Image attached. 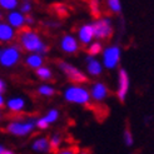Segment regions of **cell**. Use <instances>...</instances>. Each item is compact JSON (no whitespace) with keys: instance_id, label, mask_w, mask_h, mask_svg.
<instances>
[{"instance_id":"obj_1","label":"cell","mask_w":154,"mask_h":154,"mask_svg":"<svg viewBox=\"0 0 154 154\" xmlns=\"http://www.w3.org/2000/svg\"><path fill=\"white\" fill-rule=\"evenodd\" d=\"M19 42L20 45L26 51L38 53V55L48 53L49 50L47 45L44 44V42L40 39V36L29 28H23L19 32Z\"/></svg>"},{"instance_id":"obj_2","label":"cell","mask_w":154,"mask_h":154,"mask_svg":"<svg viewBox=\"0 0 154 154\" xmlns=\"http://www.w3.org/2000/svg\"><path fill=\"white\" fill-rule=\"evenodd\" d=\"M65 100L69 103H75V104H88L90 102V94L89 91L79 85H72L66 88L65 93Z\"/></svg>"},{"instance_id":"obj_3","label":"cell","mask_w":154,"mask_h":154,"mask_svg":"<svg viewBox=\"0 0 154 154\" xmlns=\"http://www.w3.org/2000/svg\"><path fill=\"white\" fill-rule=\"evenodd\" d=\"M93 28H94V38L98 40L109 39L113 34V25L109 18L98 19L93 24Z\"/></svg>"},{"instance_id":"obj_4","label":"cell","mask_w":154,"mask_h":154,"mask_svg":"<svg viewBox=\"0 0 154 154\" xmlns=\"http://www.w3.org/2000/svg\"><path fill=\"white\" fill-rule=\"evenodd\" d=\"M120 48L117 45H112L103 50V64L106 69L117 68L120 61Z\"/></svg>"},{"instance_id":"obj_5","label":"cell","mask_w":154,"mask_h":154,"mask_svg":"<svg viewBox=\"0 0 154 154\" xmlns=\"http://www.w3.org/2000/svg\"><path fill=\"white\" fill-rule=\"evenodd\" d=\"M59 66L60 69L64 72V74L66 75V78L70 80L72 83H75V84H83V83H87L88 82V78L85 76L82 70H79L78 68H75L70 64L65 63V61H60L59 63Z\"/></svg>"},{"instance_id":"obj_6","label":"cell","mask_w":154,"mask_h":154,"mask_svg":"<svg viewBox=\"0 0 154 154\" xmlns=\"http://www.w3.org/2000/svg\"><path fill=\"white\" fill-rule=\"evenodd\" d=\"M35 127V122L34 120H29L25 123L21 122H11L10 124H8V127L3 130L8 133H11L14 135H26L29 134Z\"/></svg>"},{"instance_id":"obj_7","label":"cell","mask_w":154,"mask_h":154,"mask_svg":"<svg viewBox=\"0 0 154 154\" xmlns=\"http://www.w3.org/2000/svg\"><path fill=\"white\" fill-rule=\"evenodd\" d=\"M118 90H117V97L119 99V102L124 103L127 99V94L129 91V87H130V80H129V75L127 73V70L124 68L119 69L118 73Z\"/></svg>"},{"instance_id":"obj_8","label":"cell","mask_w":154,"mask_h":154,"mask_svg":"<svg viewBox=\"0 0 154 154\" xmlns=\"http://www.w3.org/2000/svg\"><path fill=\"white\" fill-rule=\"evenodd\" d=\"M20 58V50L18 47H10L2 50V55H0V63L4 66H11L14 65Z\"/></svg>"},{"instance_id":"obj_9","label":"cell","mask_w":154,"mask_h":154,"mask_svg":"<svg viewBox=\"0 0 154 154\" xmlns=\"http://www.w3.org/2000/svg\"><path fill=\"white\" fill-rule=\"evenodd\" d=\"M89 94H90V98H93L94 100L102 102V100H104V99L106 98V95H108V89L105 87V84L98 82V83L93 84V87H91Z\"/></svg>"},{"instance_id":"obj_10","label":"cell","mask_w":154,"mask_h":154,"mask_svg":"<svg viewBox=\"0 0 154 154\" xmlns=\"http://www.w3.org/2000/svg\"><path fill=\"white\" fill-rule=\"evenodd\" d=\"M78 35H79V40L82 42V44H90L94 39L93 24H85V25L80 26Z\"/></svg>"},{"instance_id":"obj_11","label":"cell","mask_w":154,"mask_h":154,"mask_svg":"<svg viewBox=\"0 0 154 154\" xmlns=\"http://www.w3.org/2000/svg\"><path fill=\"white\" fill-rule=\"evenodd\" d=\"M61 49H63L65 53H69V54H73V53H76L79 49V44L76 42V39L72 35H65L63 36L61 39Z\"/></svg>"},{"instance_id":"obj_12","label":"cell","mask_w":154,"mask_h":154,"mask_svg":"<svg viewBox=\"0 0 154 154\" xmlns=\"http://www.w3.org/2000/svg\"><path fill=\"white\" fill-rule=\"evenodd\" d=\"M85 60H87V63H88L87 70H88V73H89L90 75L98 76V75L102 74V72H103V65L100 64V61H98L97 59H94L93 57H90V55H88V57L85 58Z\"/></svg>"},{"instance_id":"obj_13","label":"cell","mask_w":154,"mask_h":154,"mask_svg":"<svg viewBox=\"0 0 154 154\" xmlns=\"http://www.w3.org/2000/svg\"><path fill=\"white\" fill-rule=\"evenodd\" d=\"M8 21L10 23V26L13 28H21L24 26V23H25V19L23 17L21 13H18V11H13L9 14V17H8Z\"/></svg>"},{"instance_id":"obj_14","label":"cell","mask_w":154,"mask_h":154,"mask_svg":"<svg viewBox=\"0 0 154 154\" xmlns=\"http://www.w3.org/2000/svg\"><path fill=\"white\" fill-rule=\"evenodd\" d=\"M14 29L8 25L4 24V23H0V40L2 42H9L14 39Z\"/></svg>"},{"instance_id":"obj_15","label":"cell","mask_w":154,"mask_h":154,"mask_svg":"<svg viewBox=\"0 0 154 154\" xmlns=\"http://www.w3.org/2000/svg\"><path fill=\"white\" fill-rule=\"evenodd\" d=\"M24 105H25V102L21 98H13L8 102V106H9V109L13 113H19L20 110H23Z\"/></svg>"},{"instance_id":"obj_16","label":"cell","mask_w":154,"mask_h":154,"mask_svg":"<svg viewBox=\"0 0 154 154\" xmlns=\"http://www.w3.org/2000/svg\"><path fill=\"white\" fill-rule=\"evenodd\" d=\"M33 149L36 152H49V139L48 138H39L33 144Z\"/></svg>"},{"instance_id":"obj_17","label":"cell","mask_w":154,"mask_h":154,"mask_svg":"<svg viewBox=\"0 0 154 154\" xmlns=\"http://www.w3.org/2000/svg\"><path fill=\"white\" fill-rule=\"evenodd\" d=\"M26 64L30 66V68H34V69H38L40 68L42 64H43V58L38 54H32L26 58Z\"/></svg>"},{"instance_id":"obj_18","label":"cell","mask_w":154,"mask_h":154,"mask_svg":"<svg viewBox=\"0 0 154 154\" xmlns=\"http://www.w3.org/2000/svg\"><path fill=\"white\" fill-rule=\"evenodd\" d=\"M88 53H89V55L90 57H95L98 55V54H102L103 53V45L100 42H94V43H91L90 44V47L88 49Z\"/></svg>"},{"instance_id":"obj_19","label":"cell","mask_w":154,"mask_h":154,"mask_svg":"<svg viewBox=\"0 0 154 154\" xmlns=\"http://www.w3.org/2000/svg\"><path fill=\"white\" fill-rule=\"evenodd\" d=\"M36 75L39 76L40 79H43V80H49V79H51V76H53L51 70H50L49 68H47V66L38 68L36 69Z\"/></svg>"},{"instance_id":"obj_20","label":"cell","mask_w":154,"mask_h":154,"mask_svg":"<svg viewBox=\"0 0 154 154\" xmlns=\"http://www.w3.org/2000/svg\"><path fill=\"white\" fill-rule=\"evenodd\" d=\"M61 144V138L59 134H54L49 139V152H57Z\"/></svg>"},{"instance_id":"obj_21","label":"cell","mask_w":154,"mask_h":154,"mask_svg":"<svg viewBox=\"0 0 154 154\" xmlns=\"http://www.w3.org/2000/svg\"><path fill=\"white\" fill-rule=\"evenodd\" d=\"M106 4H108V6H109V9L112 10V13L119 14L122 11V4H120L119 0H109Z\"/></svg>"},{"instance_id":"obj_22","label":"cell","mask_w":154,"mask_h":154,"mask_svg":"<svg viewBox=\"0 0 154 154\" xmlns=\"http://www.w3.org/2000/svg\"><path fill=\"white\" fill-rule=\"evenodd\" d=\"M58 118H59V112H58L57 109H51V110H49V112H48V114L44 117V119L47 120L48 124H51V123L57 122V120H58Z\"/></svg>"},{"instance_id":"obj_23","label":"cell","mask_w":154,"mask_h":154,"mask_svg":"<svg viewBox=\"0 0 154 154\" xmlns=\"http://www.w3.org/2000/svg\"><path fill=\"white\" fill-rule=\"evenodd\" d=\"M38 91H39L40 95H44V97H51V95L55 94V90H54V88H51L49 85H42V87H39Z\"/></svg>"},{"instance_id":"obj_24","label":"cell","mask_w":154,"mask_h":154,"mask_svg":"<svg viewBox=\"0 0 154 154\" xmlns=\"http://www.w3.org/2000/svg\"><path fill=\"white\" fill-rule=\"evenodd\" d=\"M123 140H124V143L128 145V147L133 145V143H134V138H133V134H132V132H130L129 129H125V130H124V133H123Z\"/></svg>"},{"instance_id":"obj_25","label":"cell","mask_w":154,"mask_h":154,"mask_svg":"<svg viewBox=\"0 0 154 154\" xmlns=\"http://www.w3.org/2000/svg\"><path fill=\"white\" fill-rule=\"evenodd\" d=\"M54 9H55V13L59 15L60 18H64L68 15V9L63 4H55L54 5Z\"/></svg>"},{"instance_id":"obj_26","label":"cell","mask_w":154,"mask_h":154,"mask_svg":"<svg viewBox=\"0 0 154 154\" xmlns=\"http://www.w3.org/2000/svg\"><path fill=\"white\" fill-rule=\"evenodd\" d=\"M17 5H18V2H15V0H0V6L8 10L14 9Z\"/></svg>"},{"instance_id":"obj_27","label":"cell","mask_w":154,"mask_h":154,"mask_svg":"<svg viewBox=\"0 0 154 154\" xmlns=\"http://www.w3.org/2000/svg\"><path fill=\"white\" fill-rule=\"evenodd\" d=\"M90 9H91V15H93V17H95V18L100 17V10H99V3L98 2H91Z\"/></svg>"},{"instance_id":"obj_28","label":"cell","mask_w":154,"mask_h":154,"mask_svg":"<svg viewBox=\"0 0 154 154\" xmlns=\"http://www.w3.org/2000/svg\"><path fill=\"white\" fill-rule=\"evenodd\" d=\"M35 125L39 128V129H47L48 127H49V124L47 123V120H45L44 118H40V119H38L36 122H35Z\"/></svg>"},{"instance_id":"obj_29","label":"cell","mask_w":154,"mask_h":154,"mask_svg":"<svg viewBox=\"0 0 154 154\" xmlns=\"http://www.w3.org/2000/svg\"><path fill=\"white\" fill-rule=\"evenodd\" d=\"M30 10H32V5H30V3H24L21 5V13H29Z\"/></svg>"},{"instance_id":"obj_30","label":"cell","mask_w":154,"mask_h":154,"mask_svg":"<svg viewBox=\"0 0 154 154\" xmlns=\"http://www.w3.org/2000/svg\"><path fill=\"white\" fill-rule=\"evenodd\" d=\"M24 19H25V23H28V24H33V23H34V19L32 17H29V15H26Z\"/></svg>"},{"instance_id":"obj_31","label":"cell","mask_w":154,"mask_h":154,"mask_svg":"<svg viewBox=\"0 0 154 154\" xmlns=\"http://www.w3.org/2000/svg\"><path fill=\"white\" fill-rule=\"evenodd\" d=\"M58 154H74V152H73L72 149H64V150L59 152Z\"/></svg>"},{"instance_id":"obj_32","label":"cell","mask_w":154,"mask_h":154,"mask_svg":"<svg viewBox=\"0 0 154 154\" xmlns=\"http://www.w3.org/2000/svg\"><path fill=\"white\" fill-rule=\"evenodd\" d=\"M4 90H5V84H4L3 80H0V94H2Z\"/></svg>"},{"instance_id":"obj_33","label":"cell","mask_w":154,"mask_h":154,"mask_svg":"<svg viewBox=\"0 0 154 154\" xmlns=\"http://www.w3.org/2000/svg\"><path fill=\"white\" fill-rule=\"evenodd\" d=\"M0 154H14L11 150H6V149H3L2 152H0Z\"/></svg>"},{"instance_id":"obj_34","label":"cell","mask_w":154,"mask_h":154,"mask_svg":"<svg viewBox=\"0 0 154 154\" xmlns=\"http://www.w3.org/2000/svg\"><path fill=\"white\" fill-rule=\"evenodd\" d=\"M4 106V99L2 97V94H0V108H3Z\"/></svg>"},{"instance_id":"obj_35","label":"cell","mask_w":154,"mask_h":154,"mask_svg":"<svg viewBox=\"0 0 154 154\" xmlns=\"http://www.w3.org/2000/svg\"><path fill=\"white\" fill-rule=\"evenodd\" d=\"M0 55H2V50H0Z\"/></svg>"},{"instance_id":"obj_36","label":"cell","mask_w":154,"mask_h":154,"mask_svg":"<svg viewBox=\"0 0 154 154\" xmlns=\"http://www.w3.org/2000/svg\"><path fill=\"white\" fill-rule=\"evenodd\" d=\"M0 19H2V14H0Z\"/></svg>"}]
</instances>
